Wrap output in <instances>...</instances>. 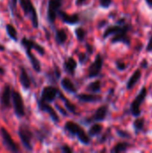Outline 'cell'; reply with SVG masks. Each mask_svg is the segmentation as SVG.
Instances as JSON below:
<instances>
[{
  "instance_id": "obj_25",
  "label": "cell",
  "mask_w": 152,
  "mask_h": 153,
  "mask_svg": "<svg viewBox=\"0 0 152 153\" xmlns=\"http://www.w3.org/2000/svg\"><path fill=\"white\" fill-rule=\"evenodd\" d=\"M102 130H103V126L100 125L99 122H96L91 125V126L88 131V134L90 137H95V136H99L102 133Z\"/></svg>"
},
{
  "instance_id": "obj_39",
  "label": "cell",
  "mask_w": 152,
  "mask_h": 153,
  "mask_svg": "<svg viewBox=\"0 0 152 153\" xmlns=\"http://www.w3.org/2000/svg\"><path fill=\"white\" fill-rule=\"evenodd\" d=\"M56 109H58V111H59L63 116H65V117H67V116H68L67 112H66V111H65V109H64V108H62L59 105H56Z\"/></svg>"
},
{
  "instance_id": "obj_1",
  "label": "cell",
  "mask_w": 152,
  "mask_h": 153,
  "mask_svg": "<svg viewBox=\"0 0 152 153\" xmlns=\"http://www.w3.org/2000/svg\"><path fill=\"white\" fill-rule=\"evenodd\" d=\"M65 130L72 136L76 137L78 141L83 145H89L90 143V136L86 134L85 130L77 123L73 121H67L65 124Z\"/></svg>"
},
{
  "instance_id": "obj_38",
  "label": "cell",
  "mask_w": 152,
  "mask_h": 153,
  "mask_svg": "<svg viewBox=\"0 0 152 153\" xmlns=\"http://www.w3.org/2000/svg\"><path fill=\"white\" fill-rule=\"evenodd\" d=\"M146 51L147 52H151L152 51V36L149 39L148 44L146 46Z\"/></svg>"
},
{
  "instance_id": "obj_37",
  "label": "cell",
  "mask_w": 152,
  "mask_h": 153,
  "mask_svg": "<svg viewBox=\"0 0 152 153\" xmlns=\"http://www.w3.org/2000/svg\"><path fill=\"white\" fill-rule=\"evenodd\" d=\"M86 49H87V53H88L89 55H91V54H93V52H94V48H93V46H91L90 43H86Z\"/></svg>"
},
{
  "instance_id": "obj_35",
  "label": "cell",
  "mask_w": 152,
  "mask_h": 153,
  "mask_svg": "<svg viewBox=\"0 0 152 153\" xmlns=\"http://www.w3.org/2000/svg\"><path fill=\"white\" fill-rule=\"evenodd\" d=\"M17 3H18V0H11L10 4H11V9H12L13 13L17 11Z\"/></svg>"
},
{
  "instance_id": "obj_21",
  "label": "cell",
  "mask_w": 152,
  "mask_h": 153,
  "mask_svg": "<svg viewBox=\"0 0 152 153\" xmlns=\"http://www.w3.org/2000/svg\"><path fill=\"white\" fill-rule=\"evenodd\" d=\"M142 70L141 69H136L133 74H132V76L128 79L127 82H126V89L127 90H132L133 89V87L138 83V82L141 80L142 78Z\"/></svg>"
},
{
  "instance_id": "obj_42",
  "label": "cell",
  "mask_w": 152,
  "mask_h": 153,
  "mask_svg": "<svg viewBox=\"0 0 152 153\" xmlns=\"http://www.w3.org/2000/svg\"><path fill=\"white\" fill-rule=\"evenodd\" d=\"M106 24H108V22L104 20V21H102V22H99V28H101V27L105 26Z\"/></svg>"
},
{
  "instance_id": "obj_6",
  "label": "cell",
  "mask_w": 152,
  "mask_h": 153,
  "mask_svg": "<svg viewBox=\"0 0 152 153\" xmlns=\"http://www.w3.org/2000/svg\"><path fill=\"white\" fill-rule=\"evenodd\" d=\"M60 91L53 86V85H47V86H45L42 91H41V93H40V97L39 99L38 100V101L39 102H43V103H52L54 102L57 97H59V94H60Z\"/></svg>"
},
{
  "instance_id": "obj_31",
  "label": "cell",
  "mask_w": 152,
  "mask_h": 153,
  "mask_svg": "<svg viewBox=\"0 0 152 153\" xmlns=\"http://www.w3.org/2000/svg\"><path fill=\"white\" fill-rule=\"evenodd\" d=\"M115 65H116V69L118 70V71H125V70H126L127 69V64L125 63V62H124L123 60H121V59H118V60H116V63H115Z\"/></svg>"
},
{
  "instance_id": "obj_10",
  "label": "cell",
  "mask_w": 152,
  "mask_h": 153,
  "mask_svg": "<svg viewBox=\"0 0 152 153\" xmlns=\"http://www.w3.org/2000/svg\"><path fill=\"white\" fill-rule=\"evenodd\" d=\"M0 134L2 137L3 145L6 148V150H8L11 152H19L20 149L18 148L17 144L13 142L12 136L10 135V134L4 127H1Z\"/></svg>"
},
{
  "instance_id": "obj_8",
  "label": "cell",
  "mask_w": 152,
  "mask_h": 153,
  "mask_svg": "<svg viewBox=\"0 0 152 153\" xmlns=\"http://www.w3.org/2000/svg\"><path fill=\"white\" fill-rule=\"evenodd\" d=\"M64 0H48L47 3V18L50 24H53L58 15V12L60 11Z\"/></svg>"
},
{
  "instance_id": "obj_41",
  "label": "cell",
  "mask_w": 152,
  "mask_h": 153,
  "mask_svg": "<svg viewBox=\"0 0 152 153\" xmlns=\"http://www.w3.org/2000/svg\"><path fill=\"white\" fill-rule=\"evenodd\" d=\"M148 65H149L148 61H147L146 59H143V60L142 61V63H141V67H142V68H147Z\"/></svg>"
},
{
  "instance_id": "obj_4",
  "label": "cell",
  "mask_w": 152,
  "mask_h": 153,
  "mask_svg": "<svg viewBox=\"0 0 152 153\" xmlns=\"http://www.w3.org/2000/svg\"><path fill=\"white\" fill-rule=\"evenodd\" d=\"M130 30H131V25L129 23L122 24L119 30L112 36L110 42L112 44L123 43L125 44L126 46H130L131 45V38L129 36Z\"/></svg>"
},
{
  "instance_id": "obj_28",
  "label": "cell",
  "mask_w": 152,
  "mask_h": 153,
  "mask_svg": "<svg viewBox=\"0 0 152 153\" xmlns=\"http://www.w3.org/2000/svg\"><path fill=\"white\" fill-rule=\"evenodd\" d=\"M5 30H6V33L8 35V37L13 39V41H17L18 40V34H17V30L14 28V26L11 23H7L5 25Z\"/></svg>"
},
{
  "instance_id": "obj_40",
  "label": "cell",
  "mask_w": 152,
  "mask_h": 153,
  "mask_svg": "<svg viewBox=\"0 0 152 153\" xmlns=\"http://www.w3.org/2000/svg\"><path fill=\"white\" fill-rule=\"evenodd\" d=\"M89 0H75V4L77 6H82V5H84L87 4Z\"/></svg>"
},
{
  "instance_id": "obj_24",
  "label": "cell",
  "mask_w": 152,
  "mask_h": 153,
  "mask_svg": "<svg viewBox=\"0 0 152 153\" xmlns=\"http://www.w3.org/2000/svg\"><path fill=\"white\" fill-rule=\"evenodd\" d=\"M63 102H64V104H65V108H66V110L67 111H69V112H71V113H73V114H74V115H76L77 114V108H76V107L67 99V98H65V96H64V94L62 93V92H60V94H59V97H58Z\"/></svg>"
},
{
  "instance_id": "obj_2",
  "label": "cell",
  "mask_w": 152,
  "mask_h": 153,
  "mask_svg": "<svg viewBox=\"0 0 152 153\" xmlns=\"http://www.w3.org/2000/svg\"><path fill=\"white\" fill-rule=\"evenodd\" d=\"M18 135L24 149L28 152H32V139L34 137V134L29 126L26 124H22L18 128Z\"/></svg>"
},
{
  "instance_id": "obj_29",
  "label": "cell",
  "mask_w": 152,
  "mask_h": 153,
  "mask_svg": "<svg viewBox=\"0 0 152 153\" xmlns=\"http://www.w3.org/2000/svg\"><path fill=\"white\" fill-rule=\"evenodd\" d=\"M144 124H145L144 118L140 117H136V119L134 120L133 125V129H134V131H135L136 134H137V133H140V132H142V131L143 130V128H144Z\"/></svg>"
},
{
  "instance_id": "obj_17",
  "label": "cell",
  "mask_w": 152,
  "mask_h": 153,
  "mask_svg": "<svg viewBox=\"0 0 152 153\" xmlns=\"http://www.w3.org/2000/svg\"><path fill=\"white\" fill-rule=\"evenodd\" d=\"M63 67L66 74H68L71 76H74L77 69V62L73 56H70L64 61Z\"/></svg>"
},
{
  "instance_id": "obj_19",
  "label": "cell",
  "mask_w": 152,
  "mask_h": 153,
  "mask_svg": "<svg viewBox=\"0 0 152 153\" xmlns=\"http://www.w3.org/2000/svg\"><path fill=\"white\" fill-rule=\"evenodd\" d=\"M76 99L83 103H95V102H99L101 101L102 98L99 95H96L94 94H87V93H81L75 96Z\"/></svg>"
},
{
  "instance_id": "obj_12",
  "label": "cell",
  "mask_w": 152,
  "mask_h": 153,
  "mask_svg": "<svg viewBox=\"0 0 152 153\" xmlns=\"http://www.w3.org/2000/svg\"><path fill=\"white\" fill-rule=\"evenodd\" d=\"M12 88L9 84H4L2 90L1 97H0V104L3 109H8L11 108V100H12Z\"/></svg>"
},
{
  "instance_id": "obj_43",
  "label": "cell",
  "mask_w": 152,
  "mask_h": 153,
  "mask_svg": "<svg viewBox=\"0 0 152 153\" xmlns=\"http://www.w3.org/2000/svg\"><path fill=\"white\" fill-rule=\"evenodd\" d=\"M145 2L151 8H152V0H145Z\"/></svg>"
},
{
  "instance_id": "obj_11",
  "label": "cell",
  "mask_w": 152,
  "mask_h": 153,
  "mask_svg": "<svg viewBox=\"0 0 152 153\" xmlns=\"http://www.w3.org/2000/svg\"><path fill=\"white\" fill-rule=\"evenodd\" d=\"M108 113V107L107 105H102L97 108L95 113L90 117L84 120L86 124H91L94 122H103L106 120V117Z\"/></svg>"
},
{
  "instance_id": "obj_32",
  "label": "cell",
  "mask_w": 152,
  "mask_h": 153,
  "mask_svg": "<svg viewBox=\"0 0 152 153\" xmlns=\"http://www.w3.org/2000/svg\"><path fill=\"white\" fill-rule=\"evenodd\" d=\"M116 134L119 137L123 138V139H127L129 137H131V134H129L128 132L124 131V130H120V129H116Z\"/></svg>"
},
{
  "instance_id": "obj_15",
  "label": "cell",
  "mask_w": 152,
  "mask_h": 153,
  "mask_svg": "<svg viewBox=\"0 0 152 153\" xmlns=\"http://www.w3.org/2000/svg\"><path fill=\"white\" fill-rule=\"evenodd\" d=\"M25 49V53H26V56L28 57V59L30 60V63L32 66V68L34 69L35 72L37 73H40L41 71V65H40V62L38 60V58L35 56V55L32 53V49L29 47V46H22Z\"/></svg>"
},
{
  "instance_id": "obj_34",
  "label": "cell",
  "mask_w": 152,
  "mask_h": 153,
  "mask_svg": "<svg viewBox=\"0 0 152 153\" xmlns=\"http://www.w3.org/2000/svg\"><path fill=\"white\" fill-rule=\"evenodd\" d=\"M88 53H80L78 55V58H79V62L81 65H83L86 61H87V58H88Z\"/></svg>"
},
{
  "instance_id": "obj_16",
  "label": "cell",
  "mask_w": 152,
  "mask_h": 153,
  "mask_svg": "<svg viewBox=\"0 0 152 153\" xmlns=\"http://www.w3.org/2000/svg\"><path fill=\"white\" fill-rule=\"evenodd\" d=\"M21 44H22V46H29L32 50L37 51L41 56L45 55V52H46L45 48L41 45H39V43H37L35 40H33L31 39H29L27 37H23L21 40Z\"/></svg>"
},
{
  "instance_id": "obj_18",
  "label": "cell",
  "mask_w": 152,
  "mask_h": 153,
  "mask_svg": "<svg viewBox=\"0 0 152 153\" xmlns=\"http://www.w3.org/2000/svg\"><path fill=\"white\" fill-rule=\"evenodd\" d=\"M19 81L21 85L24 90H29L31 86V80L28 74L27 70L23 67H20V73H19Z\"/></svg>"
},
{
  "instance_id": "obj_26",
  "label": "cell",
  "mask_w": 152,
  "mask_h": 153,
  "mask_svg": "<svg viewBox=\"0 0 152 153\" xmlns=\"http://www.w3.org/2000/svg\"><path fill=\"white\" fill-rule=\"evenodd\" d=\"M86 90H87L88 91L92 92V93H95V94L100 93V92H101V81L96 80V81H94V82H90V83L87 85Z\"/></svg>"
},
{
  "instance_id": "obj_7",
  "label": "cell",
  "mask_w": 152,
  "mask_h": 153,
  "mask_svg": "<svg viewBox=\"0 0 152 153\" xmlns=\"http://www.w3.org/2000/svg\"><path fill=\"white\" fill-rule=\"evenodd\" d=\"M104 65V58L101 54H97L94 59V62L90 64L87 70V78L92 79L100 75Z\"/></svg>"
},
{
  "instance_id": "obj_13",
  "label": "cell",
  "mask_w": 152,
  "mask_h": 153,
  "mask_svg": "<svg viewBox=\"0 0 152 153\" xmlns=\"http://www.w3.org/2000/svg\"><path fill=\"white\" fill-rule=\"evenodd\" d=\"M37 102H38V108H39V111L47 113L55 124L59 123V121H60L59 117H58L56 111L50 106L49 103H43V102H39V101H37Z\"/></svg>"
},
{
  "instance_id": "obj_9",
  "label": "cell",
  "mask_w": 152,
  "mask_h": 153,
  "mask_svg": "<svg viewBox=\"0 0 152 153\" xmlns=\"http://www.w3.org/2000/svg\"><path fill=\"white\" fill-rule=\"evenodd\" d=\"M12 102L14 113L17 116V117H23L25 116V107L23 99L19 91L14 90L12 91Z\"/></svg>"
},
{
  "instance_id": "obj_45",
  "label": "cell",
  "mask_w": 152,
  "mask_h": 153,
  "mask_svg": "<svg viewBox=\"0 0 152 153\" xmlns=\"http://www.w3.org/2000/svg\"><path fill=\"white\" fill-rule=\"evenodd\" d=\"M4 50H5V47L4 45L0 44V51H4Z\"/></svg>"
},
{
  "instance_id": "obj_33",
  "label": "cell",
  "mask_w": 152,
  "mask_h": 153,
  "mask_svg": "<svg viewBox=\"0 0 152 153\" xmlns=\"http://www.w3.org/2000/svg\"><path fill=\"white\" fill-rule=\"evenodd\" d=\"M112 1L113 0H99V5L102 8H109L112 4Z\"/></svg>"
},
{
  "instance_id": "obj_22",
  "label": "cell",
  "mask_w": 152,
  "mask_h": 153,
  "mask_svg": "<svg viewBox=\"0 0 152 153\" xmlns=\"http://www.w3.org/2000/svg\"><path fill=\"white\" fill-rule=\"evenodd\" d=\"M68 39L67 30L65 29H58L55 32V40L58 46H63Z\"/></svg>"
},
{
  "instance_id": "obj_23",
  "label": "cell",
  "mask_w": 152,
  "mask_h": 153,
  "mask_svg": "<svg viewBox=\"0 0 152 153\" xmlns=\"http://www.w3.org/2000/svg\"><path fill=\"white\" fill-rule=\"evenodd\" d=\"M130 147H131L130 143H128V142H119L111 149L110 152L113 153L125 152H127Z\"/></svg>"
},
{
  "instance_id": "obj_44",
  "label": "cell",
  "mask_w": 152,
  "mask_h": 153,
  "mask_svg": "<svg viewBox=\"0 0 152 153\" xmlns=\"http://www.w3.org/2000/svg\"><path fill=\"white\" fill-rule=\"evenodd\" d=\"M4 73H5V70L2 66H0V75H4Z\"/></svg>"
},
{
  "instance_id": "obj_30",
  "label": "cell",
  "mask_w": 152,
  "mask_h": 153,
  "mask_svg": "<svg viewBox=\"0 0 152 153\" xmlns=\"http://www.w3.org/2000/svg\"><path fill=\"white\" fill-rule=\"evenodd\" d=\"M74 33H75V36H76L77 39L79 41H81V42L85 39V37L87 35V31H86V30L83 27H78V28H76L75 30H74Z\"/></svg>"
},
{
  "instance_id": "obj_36",
  "label": "cell",
  "mask_w": 152,
  "mask_h": 153,
  "mask_svg": "<svg viewBox=\"0 0 152 153\" xmlns=\"http://www.w3.org/2000/svg\"><path fill=\"white\" fill-rule=\"evenodd\" d=\"M61 151L65 153H71L73 152V149L70 147V146H68V145H63L62 147H61Z\"/></svg>"
},
{
  "instance_id": "obj_3",
  "label": "cell",
  "mask_w": 152,
  "mask_h": 153,
  "mask_svg": "<svg viewBox=\"0 0 152 153\" xmlns=\"http://www.w3.org/2000/svg\"><path fill=\"white\" fill-rule=\"evenodd\" d=\"M19 4L25 14L26 17H28L30 22L33 28L37 29L39 28V17L37 13V10L32 3L31 0H19Z\"/></svg>"
},
{
  "instance_id": "obj_14",
  "label": "cell",
  "mask_w": 152,
  "mask_h": 153,
  "mask_svg": "<svg viewBox=\"0 0 152 153\" xmlns=\"http://www.w3.org/2000/svg\"><path fill=\"white\" fill-rule=\"evenodd\" d=\"M58 17L62 20L63 22L69 24V25H73L77 24L80 22V14L79 13H73L69 14L62 10L58 12Z\"/></svg>"
},
{
  "instance_id": "obj_27",
  "label": "cell",
  "mask_w": 152,
  "mask_h": 153,
  "mask_svg": "<svg viewBox=\"0 0 152 153\" xmlns=\"http://www.w3.org/2000/svg\"><path fill=\"white\" fill-rule=\"evenodd\" d=\"M60 76H61V72H60L59 68L56 66L53 70L47 73V78L51 82H56V81H58L60 79Z\"/></svg>"
},
{
  "instance_id": "obj_20",
  "label": "cell",
  "mask_w": 152,
  "mask_h": 153,
  "mask_svg": "<svg viewBox=\"0 0 152 153\" xmlns=\"http://www.w3.org/2000/svg\"><path fill=\"white\" fill-rule=\"evenodd\" d=\"M61 87L68 93L70 94H76L77 93V88L74 85V83L68 78V77H65L61 80L60 82Z\"/></svg>"
},
{
  "instance_id": "obj_5",
  "label": "cell",
  "mask_w": 152,
  "mask_h": 153,
  "mask_svg": "<svg viewBox=\"0 0 152 153\" xmlns=\"http://www.w3.org/2000/svg\"><path fill=\"white\" fill-rule=\"evenodd\" d=\"M147 95H148V90H147V88L145 86H143L141 89L140 92L136 95V97L134 98L133 102L131 103L130 111H131V114L134 117H139L142 115L141 106L142 105V103L146 100Z\"/></svg>"
}]
</instances>
